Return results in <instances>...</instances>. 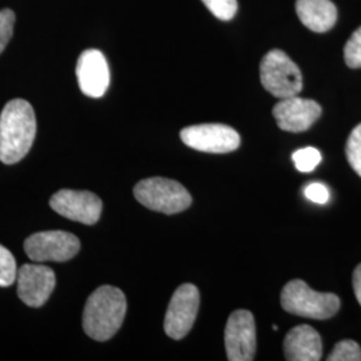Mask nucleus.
<instances>
[{
	"mask_svg": "<svg viewBox=\"0 0 361 361\" xmlns=\"http://www.w3.org/2000/svg\"><path fill=\"white\" fill-rule=\"evenodd\" d=\"M77 78L80 91L90 98H101L110 85V70L99 50L82 52L77 63Z\"/></svg>",
	"mask_w": 361,
	"mask_h": 361,
	"instance_id": "13",
	"label": "nucleus"
},
{
	"mask_svg": "<svg viewBox=\"0 0 361 361\" xmlns=\"http://www.w3.org/2000/svg\"><path fill=\"white\" fill-rule=\"evenodd\" d=\"M304 195L314 204L324 205L329 200V190L323 183H308L304 189Z\"/></svg>",
	"mask_w": 361,
	"mask_h": 361,
	"instance_id": "23",
	"label": "nucleus"
},
{
	"mask_svg": "<svg viewBox=\"0 0 361 361\" xmlns=\"http://www.w3.org/2000/svg\"><path fill=\"white\" fill-rule=\"evenodd\" d=\"M126 310V297L121 289L110 285L98 288L87 298L83 310L86 335L97 341L110 340L122 326Z\"/></svg>",
	"mask_w": 361,
	"mask_h": 361,
	"instance_id": "2",
	"label": "nucleus"
},
{
	"mask_svg": "<svg viewBox=\"0 0 361 361\" xmlns=\"http://www.w3.org/2000/svg\"><path fill=\"white\" fill-rule=\"evenodd\" d=\"M200 308V292L193 284L180 285L170 300L165 316V332L174 340H180L190 332Z\"/></svg>",
	"mask_w": 361,
	"mask_h": 361,
	"instance_id": "9",
	"label": "nucleus"
},
{
	"mask_svg": "<svg viewBox=\"0 0 361 361\" xmlns=\"http://www.w3.org/2000/svg\"><path fill=\"white\" fill-rule=\"evenodd\" d=\"M353 290L361 305V264L353 271Z\"/></svg>",
	"mask_w": 361,
	"mask_h": 361,
	"instance_id": "24",
	"label": "nucleus"
},
{
	"mask_svg": "<svg viewBox=\"0 0 361 361\" xmlns=\"http://www.w3.org/2000/svg\"><path fill=\"white\" fill-rule=\"evenodd\" d=\"M259 78L264 89L279 99L295 97L302 90L300 68L281 50H271L262 58Z\"/></svg>",
	"mask_w": 361,
	"mask_h": 361,
	"instance_id": "5",
	"label": "nucleus"
},
{
	"mask_svg": "<svg viewBox=\"0 0 361 361\" xmlns=\"http://www.w3.org/2000/svg\"><path fill=\"white\" fill-rule=\"evenodd\" d=\"M79 249L77 237L63 231L35 233L25 241V252L35 262L68 261L77 256Z\"/></svg>",
	"mask_w": 361,
	"mask_h": 361,
	"instance_id": "6",
	"label": "nucleus"
},
{
	"mask_svg": "<svg viewBox=\"0 0 361 361\" xmlns=\"http://www.w3.org/2000/svg\"><path fill=\"white\" fill-rule=\"evenodd\" d=\"M344 59L350 68L361 67V27L348 39L344 47Z\"/></svg>",
	"mask_w": 361,
	"mask_h": 361,
	"instance_id": "21",
	"label": "nucleus"
},
{
	"mask_svg": "<svg viewBox=\"0 0 361 361\" xmlns=\"http://www.w3.org/2000/svg\"><path fill=\"white\" fill-rule=\"evenodd\" d=\"M284 350L286 360H320L323 356L322 337L310 325H298L285 337Z\"/></svg>",
	"mask_w": 361,
	"mask_h": 361,
	"instance_id": "14",
	"label": "nucleus"
},
{
	"mask_svg": "<svg viewBox=\"0 0 361 361\" xmlns=\"http://www.w3.org/2000/svg\"><path fill=\"white\" fill-rule=\"evenodd\" d=\"M50 207L62 217L85 225L97 224L102 213L101 198L86 190H59L52 195Z\"/></svg>",
	"mask_w": 361,
	"mask_h": 361,
	"instance_id": "10",
	"label": "nucleus"
},
{
	"mask_svg": "<svg viewBox=\"0 0 361 361\" xmlns=\"http://www.w3.org/2000/svg\"><path fill=\"white\" fill-rule=\"evenodd\" d=\"M292 159L298 171L310 173L322 162V154L314 147H304L295 152L292 155Z\"/></svg>",
	"mask_w": 361,
	"mask_h": 361,
	"instance_id": "17",
	"label": "nucleus"
},
{
	"mask_svg": "<svg viewBox=\"0 0 361 361\" xmlns=\"http://www.w3.org/2000/svg\"><path fill=\"white\" fill-rule=\"evenodd\" d=\"M281 305L286 312L296 316L326 320L340 310V298L334 293L316 292L302 280H293L283 289Z\"/></svg>",
	"mask_w": 361,
	"mask_h": 361,
	"instance_id": "3",
	"label": "nucleus"
},
{
	"mask_svg": "<svg viewBox=\"0 0 361 361\" xmlns=\"http://www.w3.org/2000/svg\"><path fill=\"white\" fill-rule=\"evenodd\" d=\"M257 348L255 317L249 310H235L225 328V349L228 360L250 361Z\"/></svg>",
	"mask_w": 361,
	"mask_h": 361,
	"instance_id": "8",
	"label": "nucleus"
},
{
	"mask_svg": "<svg viewBox=\"0 0 361 361\" xmlns=\"http://www.w3.org/2000/svg\"><path fill=\"white\" fill-rule=\"evenodd\" d=\"M180 140L194 150L224 154L238 149L240 135L235 130L221 123H204L180 130Z\"/></svg>",
	"mask_w": 361,
	"mask_h": 361,
	"instance_id": "7",
	"label": "nucleus"
},
{
	"mask_svg": "<svg viewBox=\"0 0 361 361\" xmlns=\"http://www.w3.org/2000/svg\"><path fill=\"white\" fill-rule=\"evenodd\" d=\"M345 153L349 165L361 177V123L352 130L345 147Z\"/></svg>",
	"mask_w": 361,
	"mask_h": 361,
	"instance_id": "19",
	"label": "nucleus"
},
{
	"mask_svg": "<svg viewBox=\"0 0 361 361\" xmlns=\"http://www.w3.org/2000/svg\"><path fill=\"white\" fill-rule=\"evenodd\" d=\"M320 116V104L312 99L300 98L298 95L280 99V102L273 107V116L277 126L290 133L307 131Z\"/></svg>",
	"mask_w": 361,
	"mask_h": 361,
	"instance_id": "12",
	"label": "nucleus"
},
{
	"mask_svg": "<svg viewBox=\"0 0 361 361\" xmlns=\"http://www.w3.org/2000/svg\"><path fill=\"white\" fill-rule=\"evenodd\" d=\"M328 361H361V349L352 340H343L336 344L334 350L326 357Z\"/></svg>",
	"mask_w": 361,
	"mask_h": 361,
	"instance_id": "18",
	"label": "nucleus"
},
{
	"mask_svg": "<svg viewBox=\"0 0 361 361\" xmlns=\"http://www.w3.org/2000/svg\"><path fill=\"white\" fill-rule=\"evenodd\" d=\"M18 296L31 308L42 307L55 288V273L44 265L25 264L16 274Z\"/></svg>",
	"mask_w": 361,
	"mask_h": 361,
	"instance_id": "11",
	"label": "nucleus"
},
{
	"mask_svg": "<svg viewBox=\"0 0 361 361\" xmlns=\"http://www.w3.org/2000/svg\"><path fill=\"white\" fill-rule=\"evenodd\" d=\"M15 13L13 10L6 8L0 11V54L4 51L8 42L13 38Z\"/></svg>",
	"mask_w": 361,
	"mask_h": 361,
	"instance_id": "22",
	"label": "nucleus"
},
{
	"mask_svg": "<svg viewBox=\"0 0 361 361\" xmlns=\"http://www.w3.org/2000/svg\"><path fill=\"white\" fill-rule=\"evenodd\" d=\"M37 134V118L25 99H13L0 114V161L13 165L30 152Z\"/></svg>",
	"mask_w": 361,
	"mask_h": 361,
	"instance_id": "1",
	"label": "nucleus"
},
{
	"mask_svg": "<svg viewBox=\"0 0 361 361\" xmlns=\"http://www.w3.org/2000/svg\"><path fill=\"white\" fill-rule=\"evenodd\" d=\"M296 13L301 23L314 32L329 31L337 20V10L331 0H297Z\"/></svg>",
	"mask_w": 361,
	"mask_h": 361,
	"instance_id": "15",
	"label": "nucleus"
},
{
	"mask_svg": "<svg viewBox=\"0 0 361 361\" xmlns=\"http://www.w3.org/2000/svg\"><path fill=\"white\" fill-rule=\"evenodd\" d=\"M135 200L143 207L164 214H176L192 205V195L177 180L147 178L134 188Z\"/></svg>",
	"mask_w": 361,
	"mask_h": 361,
	"instance_id": "4",
	"label": "nucleus"
},
{
	"mask_svg": "<svg viewBox=\"0 0 361 361\" xmlns=\"http://www.w3.org/2000/svg\"><path fill=\"white\" fill-rule=\"evenodd\" d=\"M16 261L13 253L0 245V286L7 288L16 281Z\"/></svg>",
	"mask_w": 361,
	"mask_h": 361,
	"instance_id": "16",
	"label": "nucleus"
},
{
	"mask_svg": "<svg viewBox=\"0 0 361 361\" xmlns=\"http://www.w3.org/2000/svg\"><path fill=\"white\" fill-rule=\"evenodd\" d=\"M219 20H231L238 8L237 0H201Z\"/></svg>",
	"mask_w": 361,
	"mask_h": 361,
	"instance_id": "20",
	"label": "nucleus"
}]
</instances>
